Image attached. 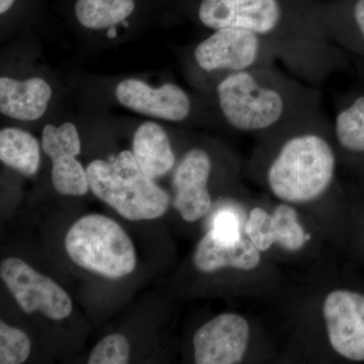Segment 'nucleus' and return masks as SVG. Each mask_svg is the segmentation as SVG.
I'll return each mask as SVG.
<instances>
[{"mask_svg": "<svg viewBox=\"0 0 364 364\" xmlns=\"http://www.w3.org/2000/svg\"><path fill=\"white\" fill-rule=\"evenodd\" d=\"M196 16L208 30L239 28L255 33L291 75L316 87L343 63L311 0H200Z\"/></svg>", "mask_w": 364, "mask_h": 364, "instance_id": "f257e3e1", "label": "nucleus"}, {"mask_svg": "<svg viewBox=\"0 0 364 364\" xmlns=\"http://www.w3.org/2000/svg\"><path fill=\"white\" fill-rule=\"evenodd\" d=\"M205 95L230 128L264 136L322 109L318 87L284 73L275 64L224 76Z\"/></svg>", "mask_w": 364, "mask_h": 364, "instance_id": "f03ea898", "label": "nucleus"}, {"mask_svg": "<svg viewBox=\"0 0 364 364\" xmlns=\"http://www.w3.org/2000/svg\"><path fill=\"white\" fill-rule=\"evenodd\" d=\"M333 135V124L320 109L267 136L277 143L264 173L275 198L306 203L327 193L337 167Z\"/></svg>", "mask_w": 364, "mask_h": 364, "instance_id": "7ed1b4c3", "label": "nucleus"}, {"mask_svg": "<svg viewBox=\"0 0 364 364\" xmlns=\"http://www.w3.org/2000/svg\"><path fill=\"white\" fill-rule=\"evenodd\" d=\"M86 172L93 195L124 219L154 220L168 210V193L144 173L132 151H122L112 162L92 160Z\"/></svg>", "mask_w": 364, "mask_h": 364, "instance_id": "20e7f679", "label": "nucleus"}, {"mask_svg": "<svg viewBox=\"0 0 364 364\" xmlns=\"http://www.w3.org/2000/svg\"><path fill=\"white\" fill-rule=\"evenodd\" d=\"M65 246L75 264L109 279H121L136 268V251L130 237L105 215H88L74 223L67 233Z\"/></svg>", "mask_w": 364, "mask_h": 364, "instance_id": "39448f33", "label": "nucleus"}, {"mask_svg": "<svg viewBox=\"0 0 364 364\" xmlns=\"http://www.w3.org/2000/svg\"><path fill=\"white\" fill-rule=\"evenodd\" d=\"M191 71L203 93L229 74L277 61L272 48L257 35L239 28L213 31L191 51Z\"/></svg>", "mask_w": 364, "mask_h": 364, "instance_id": "423d86ee", "label": "nucleus"}, {"mask_svg": "<svg viewBox=\"0 0 364 364\" xmlns=\"http://www.w3.org/2000/svg\"><path fill=\"white\" fill-rule=\"evenodd\" d=\"M0 275L23 312H41L55 321L71 315L69 294L54 280L41 274L25 261L7 258L1 262Z\"/></svg>", "mask_w": 364, "mask_h": 364, "instance_id": "0eeeda50", "label": "nucleus"}, {"mask_svg": "<svg viewBox=\"0 0 364 364\" xmlns=\"http://www.w3.org/2000/svg\"><path fill=\"white\" fill-rule=\"evenodd\" d=\"M114 97L127 109L171 123H184L198 112L193 97L176 83L154 87L142 79L126 78L117 83Z\"/></svg>", "mask_w": 364, "mask_h": 364, "instance_id": "6e6552de", "label": "nucleus"}, {"mask_svg": "<svg viewBox=\"0 0 364 364\" xmlns=\"http://www.w3.org/2000/svg\"><path fill=\"white\" fill-rule=\"evenodd\" d=\"M330 345L342 358L364 361V294L337 289L323 304Z\"/></svg>", "mask_w": 364, "mask_h": 364, "instance_id": "1a4fd4ad", "label": "nucleus"}, {"mask_svg": "<svg viewBox=\"0 0 364 364\" xmlns=\"http://www.w3.org/2000/svg\"><path fill=\"white\" fill-rule=\"evenodd\" d=\"M250 328L237 314H222L198 328L193 336L198 364L241 363L247 351Z\"/></svg>", "mask_w": 364, "mask_h": 364, "instance_id": "9d476101", "label": "nucleus"}, {"mask_svg": "<svg viewBox=\"0 0 364 364\" xmlns=\"http://www.w3.org/2000/svg\"><path fill=\"white\" fill-rule=\"evenodd\" d=\"M212 171V157L200 147L189 149L177 165L173 176V205L184 221H198L212 207L208 191Z\"/></svg>", "mask_w": 364, "mask_h": 364, "instance_id": "9b49d317", "label": "nucleus"}, {"mask_svg": "<svg viewBox=\"0 0 364 364\" xmlns=\"http://www.w3.org/2000/svg\"><path fill=\"white\" fill-rule=\"evenodd\" d=\"M248 239L260 252L277 244L287 251H299L309 236L299 221L296 210L284 203L272 214L262 208H254L246 224Z\"/></svg>", "mask_w": 364, "mask_h": 364, "instance_id": "f8f14e48", "label": "nucleus"}, {"mask_svg": "<svg viewBox=\"0 0 364 364\" xmlns=\"http://www.w3.org/2000/svg\"><path fill=\"white\" fill-rule=\"evenodd\" d=\"M51 85L41 76L25 79L0 78V112L18 122H35L44 117L53 97Z\"/></svg>", "mask_w": 364, "mask_h": 364, "instance_id": "ddd939ff", "label": "nucleus"}, {"mask_svg": "<svg viewBox=\"0 0 364 364\" xmlns=\"http://www.w3.org/2000/svg\"><path fill=\"white\" fill-rule=\"evenodd\" d=\"M311 9L338 47L364 48V0H311Z\"/></svg>", "mask_w": 364, "mask_h": 364, "instance_id": "4468645a", "label": "nucleus"}, {"mask_svg": "<svg viewBox=\"0 0 364 364\" xmlns=\"http://www.w3.org/2000/svg\"><path fill=\"white\" fill-rule=\"evenodd\" d=\"M260 261V251L249 239L241 237L231 243H225L217 240L210 232L198 242L193 254L195 267L203 273L227 267L249 272L259 267Z\"/></svg>", "mask_w": 364, "mask_h": 364, "instance_id": "2eb2a0df", "label": "nucleus"}, {"mask_svg": "<svg viewBox=\"0 0 364 364\" xmlns=\"http://www.w3.org/2000/svg\"><path fill=\"white\" fill-rule=\"evenodd\" d=\"M132 153L146 176L156 179L176 165V154L167 132L153 121L144 122L134 133Z\"/></svg>", "mask_w": 364, "mask_h": 364, "instance_id": "dca6fc26", "label": "nucleus"}, {"mask_svg": "<svg viewBox=\"0 0 364 364\" xmlns=\"http://www.w3.org/2000/svg\"><path fill=\"white\" fill-rule=\"evenodd\" d=\"M39 141L23 129L6 127L0 131V160L9 168L33 176L41 163Z\"/></svg>", "mask_w": 364, "mask_h": 364, "instance_id": "f3484780", "label": "nucleus"}, {"mask_svg": "<svg viewBox=\"0 0 364 364\" xmlns=\"http://www.w3.org/2000/svg\"><path fill=\"white\" fill-rule=\"evenodd\" d=\"M135 7V0H77L74 13L83 28L104 31L124 23Z\"/></svg>", "mask_w": 364, "mask_h": 364, "instance_id": "a211bd4d", "label": "nucleus"}, {"mask_svg": "<svg viewBox=\"0 0 364 364\" xmlns=\"http://www.w3.org/2000/svg\"><path fill=\"white\" fill-rule=\"evenodd\" d=\"M333 132L335 140L345 152L364 154V95L339 104Z\"/></svg>", "mask_w": 364, "mask_h": 364, "instance_id": "6ab92c4d", "label": "nucleus"}, {"mask_svg": "<svg viewBox=\"0 0 364 364\" xmlns=\"http://www.w3.org/2000/svg\"><path fill=\"white\" fill-rule=\"evenodd\" d=\"M52 163V184L57 193L75 196L88 193L90 188L87 172L77 157L60 158Z\"/></svg>", "mask_w": 364, "mask_h": 364, "instance_id": "aec40b11", "label": "nucleus"}, {"mask_svg": "<svg viewBox=\"0 0 364 364\" xmlns=\"http://www.w3.org/2000/svg\"><path fill=\"white\" fill-rule=\"evenodd\" d=\"M41 146L52 162L63 157H77L81 152V141L77 128L70 122L60 126H45Z\"/></svg>", "mask_w": 364, "mask_h": 364, "instance_id": "412c9836", "label": "nucleus"}, {"mask_svg": "<svg viewBox=\"0 0 364 364\" xmlns=\"http://www.w3.org/2000/svg\"><path fill=\"white\" fill-rule=\"evenodd\" d=\"M31 341L28 335L16 327L0 322V363L20 364L28 358Z\"/></svg>", "mask_w": 364, "mask_h": 364, "instance_id": "4be33fe9", "label": "nucleus"}, {"mask_svg": "<svg viewBox=\"0 0 364 364\" xmlns=\"http://www.w3.org/2000/svg\"><path fill=\"white\" fill-rule=\"evenodd\" d=\"M131 347L122 334H111L98 342L91 352L87 363L124 364L130 359Z\"/></svg>", "mask_w": 364, "mask_h": 364, "instance_id": "5701e85b", "label": "nucleus"}, {"mask_svg": "<svg viewBox=\"0 0 364 364\" xmlns=\"http://www.w3.org/2000/svg\"><path fill=\"white\" fill-rule=\"evenodd\" d=\"M210 234L217 240L231 243L241 238L240 223L235 213L230 210H221L213 219Z\"/></svg>", "mask_w": 364, "mask_h": 364, "instance_id": "b1692460", "label": "nucleus"}, {"mask_svg": "<svg viewBox=\"0 0 364 364\" xmlns=\"http://www.w3.org/2000/svg\"><path fill=\"white\" fill-rule=\"evenodd\" d=\"M16 0H0V14L4 16L13 7Z\"/></svg>", "mask_w": 364, "mask_h": 364, "instance_id": "393cba45", "label": "nucleus"}]
</instances>
